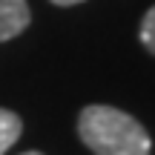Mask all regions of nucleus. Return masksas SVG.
<instances>
[{"label": "nucleus", "mask_w": 155, "mask_h": 155, "mask_svg": "<svg viewBox=\"0 0 155 155\" xmlns=\"http://www.w3.org/2000/svg\"><path fill=\"white\" fill-rule=\"evenodd\" d=\"M78 135L92 155H150L152 141L138 118L106 104H92L78 115Z\"/></svg>", "instance_id": "1"}, {"label": "nucleus", "mask_w": 155, "mask_h": 155, "mask_svg": "<svg viewBox=\"0 0 155 155\" xmlns=\"http://www.w3.org/2000/svg\"><path fill=\"white\" fill-rule=\"evenodd\" d=\"M32 20L26 0H0V40H12Z\"/></svg>", "instance_id": "2"}, {"label": "nucleus", "mask_w": 155, "mask_h": 155, "mask_svg": "<svg viewBox=\"0 0 155 155\" xmlns=\"http://www.w3.org/2000/svg\"><path fill=\"white\" fill-rule=\"evenodd\" d=\"M20 132H23V121L12 109H0V155L12 150V144L20 138Z\"/></svg>", "instance_id": "3"}, {"label": "nucleus", "mask_w": 155, "mask_h": 155, "mask_svg": "<svg viewBox=\"0 0 155 155\" xmlns=\"http://www.w3.org/2000/svg\"><path fill=\"white\" fill-rule=\"evenodd\" d=\"M141 43L147 46L150 55H155V6L144 15V20H141Z\"/></svg>", "instance_id": "4"}, {"label": "nucleus", "mask_w": 155, "mask_h": 155, "mask_svg": "<svg viewBox=\"0 0 155 155\" xmlns=\"http://www.w3.org/2000/svg\"><path fill=\"white\" fill-rule=\"evenodd\" d=\"M55 6H78V3H83V0H52Z\"/></svg>", "instance_id": "5"}, {"label": "nucleus", "mask_w": 155, "mask_h": 155, "mask_svg": "<svg viewBox=\"0 0 155 155\" xmlns=\"http://www.w3.org/2000/svg\"><path fill=\"white\" fill-rule=\"evenodd\" d=\"M23 155H40V152H23Z\"/></svg>", "instance_id": "6"}]
</instances>
